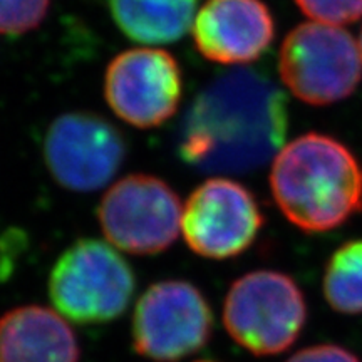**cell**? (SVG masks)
<instances>
[{"mask_svg": "<svg viewBox=\"0 0 362 362\" xmlns=\"http://www.w3.org/2000/svg\"><path fill=\"white\" fill-rule=\"evenodd\" d=\"M359 49H361V57H362V30H361V39H359Z\"/></svg>", "mask_w": 362, "mask_h": 362, "instance_id": "obj_18", "label": "cell"}, {"mask_svg": "<svg viewBox=\"0 0 362 362\" xmlns=\"http://www.w3.org/2000/svg\"><path fill=\"white\" fill-rule=\"evenodd\" d=\"M296 4L319 24L344 25L362 19V0H296Z\"/></svg>", "mask_w": 362, "mask_h": 362, "instance_id": "obj_16", "label": "cell"}, {"mask_svg": "<svg viewBox=\"0 0 362 362\" xmlns=\"http://www.w3.org/2000/svg\"><path fill=\"white\" fill-rule=\"evenodd\" d=\"M270 189L298 230L332 232L362 211V165L336 138L305 133L275 156Z\"/></svg>", "mask_w": 362, "mask_h": 362, "instance_id": "obj_2", "label": "cell"}, {"mask_svg": "<svg viewBox=\"0 0 362 362\" xmlns=\"http://www.w3.org/2000/svg\"><path fill=\"white\" fill-rule=\"evenodd\" d=\"M112 21L139 44H171L193 27L198 0H107Z\"/></svg>", "mask_w": 362, "mask_h": 362, "instance_id": "obj_13", "label": "cell"}, {"mask_svg": "<svg viewBox=\"0 0 362 362\" xmlns=\"http://www.w3.org/2000/svg\"><path fill=\"white\" fill-rule=\"evenodd\" d=\"M287 362H361V359L354 352L337 344H317L297 351Z\"/></svg>", "mask_w": 362, "mask_h": 362, "instance_id": "obj_17", "label": "cell"}, {"mask_svg": "<svg viewBox=\"0 0 362 362\" xmlns=\"http://www.w3.org/2000/svg\"><path fill=\"white\" fill-rule=\"evenodd\" d=\"M287 99L269 78L235 69L200 90L181 123L178 153L206 173H247L279 155Z\"/></svg>", "mask_w": 362, "mask_h": 362, "instance_id": "obj_1", "label": "cell"}, {"mask_svg": "<svg viewBox=\"0 0 362 362\" xmlns=\"http://www.w3.org/2000/svg\"><path fill=\"white\" fill-rule=\"evenodd\" d=\"M197 362H211V361H197Z\"/></svg>", "mask_w": 362, "mask_h": 362, "instance_id": "obj_19", "label": "cell"}, {"mask_svg": "<svg viewBox=\"0 0 362 362\" xmlns=\"http://www.w3.org/2000/svg\"><path fill=\"white\" fill-rule=\"evenodd\" d=\"M104 98L124 123L141 129L158 128L178 110L183 72L178 61L163 49H129L107 66Z\"/></svg>", "mask_w": 362, "mask_h": 362, "instance_id": "obj_10", "label": "cell"}, {"mask_svg": "<svg viewBox=\"0 0 362 362\" xmlns=\"http://www.w3.org/2000/svg\"><path fill=\"white\" fill-rule=\"evenodd\" d=\"M361 49L347 30L307 22L287 34L280 47L279 72L293 96L312 106L349 98L361 83Z\"/></svg>", "mask_w": 362, "mask_h": 362, "instance_id": "obj_5", "label": "cell"}, {"mask_svg": "<svg viewBox=\"0 0 362 362\" xmlns=\"http://www.w3.org/2000/svg\"><path fill=\"white\" fill-rule=\"evenodd\" d=\"M264 226L255 194L230 178H210L189 194L181 233L197 255L226 260L242 255Z\"/></svg>", "mask_w": 362, "mask_h": 362, "instance_id": "obj_9", "label": "cell"}, {"mask_svg": "<svg viewBox=\"0 0 362 362\" xmlns=\"http://www.w3.org/2000/svg\"><path fill=\"white\" fill-rule=\"evenodd\" d=\"M51 0H0V34L21 35L37 29Z\"/></svg>", "mask_w": 362, "mask_h": 362, "instance_id": "obj_15", "label": "cell"}, {"mask_svg": "<svg viewBox=\"0 0 362 362\" xmlns=\"http://www.w3.org/2000/svg\"><path fill=\"white\" fill-rule=\"evenodd\" d=\"M275 21L264 0H206L193 21L198 52L220 66H245L267 52Z\"/></svg>", "mask_w": 362, "mask_h": 362, "instance_id": "obj_11", "label": "cell"}, {"mask_svg": "<svg viewBox=\"0 0 362 362\" xmlns=\"http://www.w3.org/2000/svg\"><path fill=\"white\" fill-rule=\"evenodd\" d=\"M45 166L62 188L96 192L117 175L128 144L123 133L106 117L89 111L56 117L45 133Z\"/></svg>", "mask_w": 362, "mask_h": 362, "instance_id": "obj_8", "label": "cell"}, {"mask_svg": "<svg viewBox=\"0 0 362 362\" xmlns=\"http://www.w3.org/2000/svg\"><path fill=\"white\" fill-rule=\"evenodd\" d=\"M79 344L57 310L22 305L0 317V362H78Z\"/></svg>", "mask_w": 362, "mask_h": 362, "instance_id": "obj_12", "label": "cell"}, {"mask_svg": "<svg viewBox=\"0 0 362 362\" xmlns=\"http://www.w3.org/2000/svg\"><path fill=\"white\" fill-rule=\"evenodd\" d=\"M134 274L110 243L83 238L62 252L51 275L49 297L64 319L76 324L111 322L128 309Z\"/></svg>", "mask_w": 362, "mask_h": 362, "instance_id": "obj_3", "label": "cell"}, {"mask_svg": "<svg viewBox=\"0 0 362 362\" xmlns=\"http://www.w3.org/2000/svg\"><path fill=\"white\" fill-rule=\"evenodd\" d=\"M214 330L211 307L187 280L153 284L133 315V347L153 362H180L206 346Z\"/></svg>", "mask_w": 362, "mask_h": 362, "instance_id": "obj_7", "label": "cell"}, {"mask_svg": "<svg viewBox=\"0 0 362 362\" xmlns=\"http://www.w3.org/2000/svg\"><path fill=\"white\" fill-rule=\"evenodd\" d=\"M221 317L228 336L243 349L255 356H277L300 336L307 302L291 275L255 270L232 284Z\"/></svg>", "mask_w": 362, "mask_h": 362, "instance_id": "obj_4", "label": "cell"}, {"mask_svg": "<svg viewBox=\"0 0 362 362\" xmlns=\"http://www.w3.org/2000/svg\"><path fill=\"white\" fill-rule=\"evenodd\" d=\"M180 197L166 181L136 173L116 181L104 193L98 218L112 247L131 255H156L181 232Z\"/></svg>", "mask_w": 362, "mask_h": 362, "instance_id": "obj_6", "label": "cell"}, {"mask_svg": "<svg viewBox=\"0 0 362 362\" xmlns=\"http://www.w3.org/2000/svg\"><path fill=\"white\" fill-rule=\"evenodd\" d=\"M322 288L332 310L346 315L362 314V238L349 240L330 255Z\"/></svg>", "mask_w": 362, "mask_h": 362, "instance_id": "obj_14", "label": "cell"}]
</instances>
